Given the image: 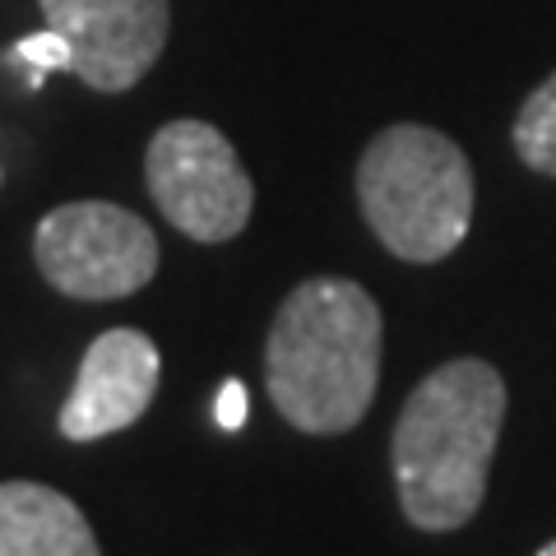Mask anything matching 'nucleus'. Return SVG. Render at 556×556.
<instances>
[{
  "mask_svg": "<svg viewBox=\"0 0 556 556\" xmlns=\"http://www.w3.org/2000/svg\"><path fill=\"white\" fill-rule=\"evenodd\" d=\"M380 306L353 278H306L274 316L265 380L298 431L334 437L362 422L380 380Z\"/></svg>",
  "mask_w": 556,
  "mask_h": 556,
  "instance_id": "obj_1",
  "label": "nucleus"
},
{
  "mask_svg": "<svg viewBox=\"0 0 556 556\" xmlns=\"http://www.w3.org/2000/svg\"><path fill=\"white\" fill-rule=\"evenodd\" d=\"M506 422V380L492 362L455 357L422 376L394 427V482L417 529L445 533L473 519Z\"/></svg>",
  "mask_w": 556,
  "mask_h": 556,
  "instance_id": "obj_2",
  "label": "nucleus"
},
{
  "mask_svg": "<svg viewBox=\"0 0 556 556\" xmlns=\"http://www.w3.org/2000/svg\"><path fill=\"white\" fill-rule=\"evenodd\" d=\"M357 204L386 251L408 265H437L468 237L473 172L450 135L404 121L380 130L362 153Z\"/></svg>",
  "mask_w": 556,
  "mask_h": 556,
  "instance_id": "obj_3",
  "label": "nucleus"
},
{
  "mask_svg": "<svg viewBox=\"0 0 556 556\" xmlns=\"http://www.w3.org/2000/svg\"><path fill=\"white\" fill-rule=\"evenodd\" d=\"M149 195L190 241H232L255 208V186L232 139L208 121H167L144 153Z\"/></svg>",
  "mask_w": 556,
  "mask_h": 556,
  "instance_id": "obj_4",
  "label": "nucleus"
},
{
  "mask_svg": "<svg viewBox=\"0 0 556 556\" xmlns=\"http://www.w3.org/2000/svg\"><path fill=\"white\" fill-rule=\"evenodd\" d=\"M42 278L75 302L130 298L159 274V237L149 223L108 200L61 204L33 232Z\"/></svg>",
  "mask_w": 556,
  "mask_h": 556,
  "instance_id": "obj_5",
  "label": "nucleus"
},
{
  "mask_svg": "<svg viewBox=\"0 0 556 556\" xmlns=\"http://www.w3.org/2000/svg\"><path fill=\"white\" fill-rule=\"evenodd\" d=\"M47 28L70 42V75L98 93H126L159 65L172 28L167 0H38Z\"/></svg>",
  "mask_w": 556,
  "mask_h": 556,
  "instance_id": "obj_6",
  "label": "nucleus"
},
{
  "mask_svg": "<svg viewBox=\"0 0 556 556\" xmlns=\"http://www.w3.org/2000/svg\"><path fill=\"white\" fill-rule=\"evenodd\" d=\"M159 348L139 329H108L89 343L79 362L75 390L61 408L65 441H102L144 417L159 390Z\"/></svg>",
  "mask_w": 556,
  "mask_h": 556,
  "instance_id": "obj_7",
  "label": "nucleus"
},
{
  "mask_svg": "<svg viewBox=\"0 0 556 556\" xmlns=\"http://www.w3.org/2000/svg\"><path fill=\"white\" fill-rule=\"evenodd\" d=\"M0 556H102L89 519L42 482H0Z\"/></svg>",
  "mask_w": 556,
  "mask_h": 556,
  "instance_id": "obj_8",
  "label": "nucleus"
},
{
  "mask_svg": "<svg viewBox=\"0 0 556 556\" xmlns=\"http://www.w3.org/2000/svg\"><path fill=\"white\" fill-rule=\"evenodd\" d=\"M515 153L525 167L556 177V75H547L515 116Z\"/></svg>",
  "mask_w": 556,
  "mask_h": 556,
  "instance_id": "obj_9",
  "label": "nucleus"
},
{
  "mask_svg": "<svg viewBox=\"0 0 556 556\" xmlns=\"http://www.w3.org/2000/svg\"><path fill=\"white\" fill-rule=\"evenodd\" d=\"M14 61L28 65V89H42L47 70H70V42L56 28H42V33H33V38L14 42Z\"/></svg>",
  "mask_w": 556,
  "mask_h": 556,
  "instance_id": "obj_10",
  "label": "nucleus"
},
{
  "mask_svg": "<svg viewBox=\"0 0 556 556\" xmlns=\"http://www.w3.org/2000/svg\"><path fill=\"white\" fill-rule=\"evenodd\" d=\"M247 413H251L247 386H241V380H228V386L218 390V404H214V417H218V427H223V431H237L241 422H247Z\"/></svg>",
  "mask_w": 556,
  "mask_h": 556,
  "instance_id": "obj_11",
  "label": "nucleus"
},
{
  "mask_svg": "<svg viewBox=\"0 0 556 556\" xmlns=\"http://www.w3.org/2000/svg\"><path fill=\"white\" fill-rule=\"evenodd\" d=\"M538 556H556V543H547V547H543V552H538Z\"/></svg>",
  "mask_w": 556,
  "mask_h": 556,
  "instance_id": "obj_12",
  "label": "nucleus"
}]
</instances>
